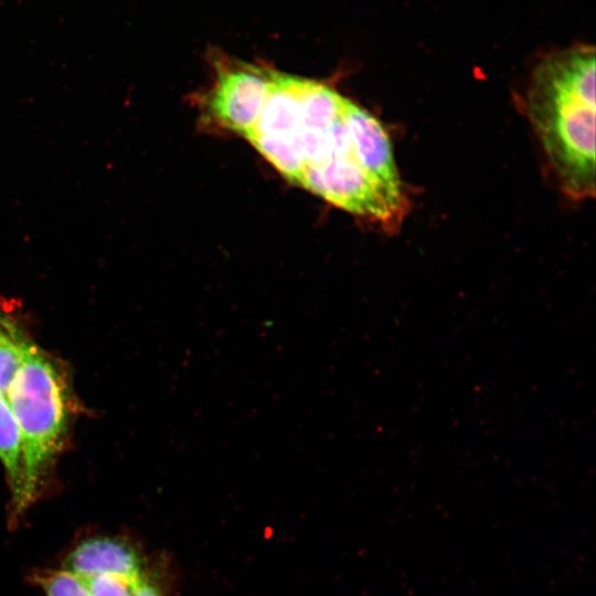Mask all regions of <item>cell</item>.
Here are the masks:
<instances>
[{
    "label": "cell",
    "instance_id": "6da1fadb",
    "mask_svg": "<svg viewBox=\"0 0 596 596\" xmlns=\"http://www.w3.org/2000/svg\"><path fill=\"white\" fill-rule=\"evenodd\" d=\"M525 110L560 189L574 200L594 198V46L544 56L530 77Z\"/></svg>",
    "mask_w": 596,
    "mask_h": 596
},
{
    "label": "cell",
    "instance_id": "7a4b0ae2",
    "mask_svg": "<svg viewBox=\"0 0 596 596\" xmlns=\"http://www.w3.org/2000/svg\"><path fill=\"white\" fill-rule=\"evenodd\" d=\"M67 393L55 362L32 342L7 393L21 433L24 510L39 494L64 443L70 418Z\"/></svg>",
    "mask_w": 596,
    "mask_h": 596
},
{
    "label": "cell",
    "instance_id": "3957f363",
    "mask_svg": "<svg viewBox=\"0 0 596 596\" xmlns=\"http://www.w3.org/2000/svg\"><path fill=\"white\" fill-rule=\"evenodd\" d=\"M272 76V70L246 63L219 65L206 100L209 115L223 128L245 138L266 104Z\"/></svg>",
    "mask_w": 596,
    "mask_h": 596
},
{
    "label": "cell",
    "instance_id": "277c9868",
    "mask_svg": "<svg viewBox=\"0 0 596 596\" xmlns=\"http://www.w3.org/2000/svg\"><path fill=\"white\" fill-rule=\"evenodd\" d=\"M141 550L118 536H94L78 543L65 557L63 568L83 578L100 574L141 576L148 565Z\"/></svg>",
    "mask_w": 596,
    "mask_h": 596
},
{
    "label": "cell",
    "instance_id": "5b68a950",
    "mask_svg": "<svg viewBox=\"0 0 596 596\" xmlns=\"http://www.w3.org/2000/svg\"><path fill=\"white\" fill-rule=\"evenodd\" d=\"M0 460L12 493L13 515L24 511L21 433L7 398L0 394Z\"/></svg>",
    "mask_w": 596,
    "mask_h": 596
},
{
    "label": "cell",
    "instance_id": "8992f818",
    "mask_svg": "<svg viewBox=\"0 0 596 596\" xmlns=\"http://www.w3.org/2000/svg\"><path fill=\"white\" fill-rule=\"evenodd\" d=\"M0 311V394L7 398L9 387L32 343L10 317Z\"/></svg>",
    "mask_w": 596,
    "mask_h": 596
},
{
    "label": "cell",
    "instance_id": "52a82bcc",
    "mask_svg": "<svg viewBox=\"0 0 596 596\" xmlns=\"http://www.w3.org/2000/svg\"><path fill=\"white\" fill-rule=\"evenodd\" d=\"M172 561L164 554L148 562L135 596H168L173 587Z\"/></svg>",
    "mask_w": 596,
    "mask_h": 596
},
{
    "label": "cell",
    "instance_id": "ba28073f",
    "mask_svg": "<svg viewBox=\"0 0 596 596\" xmlns=\"http://www.w3.org/2000/svg\"><path fill=\"white\" fill-rule=\"evenodd\" d=\"M35 581L46 596H92L84 579L64 568L41 572Z\"/></svg>",
    "mask_w": 596,
    "mask_h": 596
},
{
    "label": "cell",
    "instance_id": "9c48e42d",
    "mask_svg": "<svg viewBox=\"0 0 596 596\" xmlns=\"http://www.w3.org/2000/svg\"><path fill=\"white\" fill-rule=\"evenodd\" d=\"M142 575L132 577L118 574H100L82 578L92 596H135Z\"/></svg>",
    "mask_w": 596,
    "mask_h": 596
}]
</instances>
